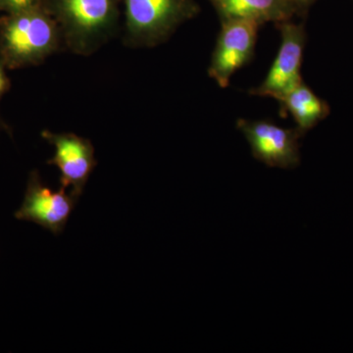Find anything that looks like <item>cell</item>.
<instances>
[{
    "label": "cell",
    "instance_id": "6da1fadb",
    "mask_svg": "<svg viewBox=\"0 0 353 353\" xmlns=\"http://www.w3.org/2000/svg\"><path fill=\"white\" fill-rule=\"evenodd\" d=\"M63 50L59 26L41 4L0 17V61L7 69L39 66Z\"/></svg>",
    "mask_w": 353,
    "mask_h": 353
},
{
    "label": "cell",
    "instance_id": "7a4b0ae2",
    "mask_svg": "<svg viewBox=\"0 0 353 353\" xmlns=\"http://www.w3.org/2000/svg\"><path fill=\"white\" fill-rule=\"evenodd\" d=\"M122 0H41L57 21L65 48L88 57L117 32Z\"/></svg>",
    "mask_w": 353,
    "mask_h": 353
},
{
    "label": "cell",
    "instance_id": "3957f363",
    "mask_svg": "<svg viewBox=\"0 0 353 353\" xmlns=\"http://www.w3.org/2000/svg\"><path fill=\"white\" fill-rule=\"evenodd\" d=\"M124 43L132 48H152L165 43L181 25L199 12L194 0H122Z\"/></svg>",
    "mask_w": 353,
    "mask_h": 353
},
{
    "label": "cell",
    "instance_id": "277c9868",
    "mask_svg": "<svg viewBox=\"0 0 353 353\" xmlns=\"http://www.w3.org/2000/svg\"><path fill=\"white\" fill-rule=\"evenodd\" d=\"M208 68V75L222 88L234 74L252 60L261 23L252 19H225Z\"/></svg>",
    "mask_w": 353,
    "mask_h": 353
},
{
    "label": "cell",
    "instance_id": "5b68a950",
    "mask_svg": "<svg viewBox=\"0 0 353 353\" xmlns=\"http://www.w3.org/2000/svg\"><path fill=\"white\" fill-rule=\"evenodd\" d=\"M236 128L250 143L253 157L269 167L294 169L301 164L297 128L285 129L271 121L239 119Z\"/></svg>",
    "mask_w": 353,
    "mask_h": 353
},
{
    "label": "cell",
    "instance_id": "8992f818",
    "mask_svg": "<svg viewBox=\"0 0 353 353\" xmlns=\"http://www.w3.org/2000/svg\"><path fill=\"white\" fill-rule=\"evenodd\" d=\"M276 25L280 30L282 38L277 57L263 82L259 87L252 88L250 94L273 97L278 101L303 82L301 69L306 34L303 25L294 24L290 20Z\"/></svg>",
    "mask_w": 353,
    "mask_h": 353
},
{
    "label": "cell",
    "instance_id": "52a82bcc",
    "mask_svg": "<svg viewBox=\"0 0 353 353\" xmlns=\"http://www.w3.org/2000/svg\"><path fill=\"white\" fill-rule=\"evenodd\" d=\"M41 137L54 146V157L48 164L54 165L60 172V188L71 187V194L79 199L97 162L94 148L90 139L73 132L43 131Z\"/></svg>",
    "mask_w": 353,
    "mask_h": 353
},
{
    "label": "cell",
    "instance_id": "ba28073f",
    "mask_svg": "<svg viewBox=\"0 0 353 353\" xmlns=\"http://www.w3.org/2000/svg\"><path fill=\"white\" fill-rule=\"evenodd\" d=\"M77 201L78 199L67 194L63 188L57 192L44 185L39 172L34 170L30 174L24 201L15 218L29 221L59 234L63 232Z\"/></svg>",
    "mask_w": 353,
    "mask_h": 353
},
{
    "label": "cell",
    "instance_id": "9c48e42d",
    "mask_svg": "<svg viewBox=\"0 0 353 353\" xmlns=\"http://www.w3.org/2000/svg\"><path fill=\"white\" fill-rule=\"evenodd\" d=\"M217 9L221 20L252 19L261 24H276L290 18L297 12L290 0H210Z\"/></svg>",
    "mask_w": 353,
    "mask_h": 353
},
{
    "label": "cell",
    "instance_id": "30bf717a",
    "mask_svg": "<svg viewBox=\"0 0 353 353\" xmlns=\"http://www.w3.org/2000/svg\"><path fill=\"white\" fill-rule=\"evenodd\" d=\"M278 101L281 104V115L290 113L297 129L303 134L328 112L326 104L303 82L283 95Z\"/></svg>",
    "mask_w": 353,
    "mask_h": 353
},
{
    "label": "cell",
    "instance_id": "8fae6325",
    "mask_svg": "<svg viewBox=\"0 0 353 353\" xmlns=\"http://www.w3.org/2000/svg\"><path fill=\"white\" fill-rule=\"evenodd\" d=\"M2 11L6 13L17 12L41 4V0H0Z\"/></svg>",
    "mask_w": 353,
    "mask_h": 353
},
{
    "label": "cell",
    "instance_id": "7c38bea8",
    "mask_svg": "<svg viewBox=\"0 0 353 353\" xmlns=\"http://www.w3.org/2000/svg\"><path fill=\"white\" fill-rule=\"evenodd\" d=\"M7 70L8 69L0 61V101H1L2 97L8 92L11 85L10 79L7 75Z\"/></svg>",
    "mask_w": 353,
    "mask_h": 353
},
{
    "label": "cell",
    "instance_id": "4fadbf2b",
    "mask_svg": "<svg viewBox=\"0 0 353 353\" xmlns=\"http://www.w3.org/2000/svg\"><path fill=\"white\" fill-rule=\"evenodd\" d=\"M290 1H292V3H294V6L296 7L297 12H299V10H301V8L308 6V4L310 3V2H312L313 0H290Z\"/></svg>",
    "mask_w": 353,
    "mask_h": 353
},
{
    "label": "cell",
    "instance_id": "5bb4252c",
    "mask_svg": "<svg viewBox=\"0 0 353 353\" xmlns=\"http://www.w3.org/2000/svg\"><path fill=\"white\" fill-rule=\"evenodd\" d=\"M0 11H2L1 4H0Z\"/></svg>",
    "mask_w": 353,
    "mask_h": 353
}]
</instances>
